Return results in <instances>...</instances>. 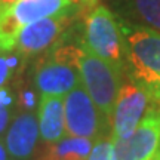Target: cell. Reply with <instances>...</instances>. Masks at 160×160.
<instances>
[{
  "instance_id": "obj_19",
  "label": "cell",
  "mask_w": 160,
  "mask_h": 160,
  "mask_svg": "<svg viewBox=\"0 0 160 160\" xmlns=\"http://www.w3.org/2000/svg\"><path fill=\"white\" fill-rule=\"evenodd\" d=\"M0 160H6V153H5V148L0 145Z\"/></svg>"
},
{
  "instance_id": "obj_5",
  "label": "cell",
  "mask_w": 160,
  "mask_h": 160,
  "mask_svg": "<svg viewBox=\"0 0 160 160\" xmlns=\"http://www.w3.org/2000/svg\"><path fill=\"white\" fill-rule=\"evenodd\" d=\"M80 48L61 46L53 51L51 58L39 64L36 70V85L42 95L65 97L82 83L77 67Z\"/></svg>"
},
{
  "instance_id": "obj_14",
  "label": "cell",
  "mask_w": 160,
  "mask_h": 160,
  "mask_svg": "<svg viewBox=\"0 0 160 160\" xmlns=\"http://www.w3.org/2000/svg\"><path fill=\"white\" fill-rule=\"evenodd\" d=\"M89 160H114L113 139H97V142L92 145Z\"/></svg>"
},
{
  "instance_id": "obj_18",
  "label": "cell",
  "mask_w": 160,
  "mask_h": 160,
  "mask_svg": "<svg viewBox=\"0 0 160 160\" xmlns=\"http://www.w3.org/2000/svg\"><path fill=\"white\" fill-rule=\"evenodd\" d=\"M97 2L98 0H74V3L85 6V8H93V6L97 5Z\"/></svg>"
},
{
  "instance_id": "obj_4",
  "label": "cell",
  "mask_w": 160,
  "mask_h": 160,
  "mask_svg": "<svg viewBox=\"0 0 160 160\" xmlns=\"http://www.w3.org/2000/svg\"><path fill=\"white\" fill-rule=\"evenodd\" d=\"M74 0H18L0 17V51H12L19 31L37 19L67 15Z\"/></svg>"
},
{
  "instance_id": "obj_2",
  "label": "cell",
  "mask_w": 160,
  "mask_h": 160,
  "mask_svg": "<svg viewBox=\"0 0 160 160\" xmlns=\"http://www.w3.org/2000/svg\"><path fill=\"white\" fill-rule=\"evenodd\" d=\"M77 67L82 85L98 108L111 122L114 105L120 92L122 67L91 55L80 48L77 55Z\"/></svg>"
},
{
  "instance_id": "obj_8",
  "label": "cell",
  "mask_w": 160,
  "mask_h": 160,
  "mask_svg": "<svg viewBox=\"0 0 160 160\" xmlns=\"http://www.w3.org/2000/svg\"><path fill=\"white\" fill-rule=\"evenodd\" d=\"M151 98L139 85H125L120 88L111 117L113 138H126L137 129L144 119Z\"/></svg>"
},
{
  "instance_id": "obj_3",
  "label": "cell",
  "mask_w": 160,
  "mask_h": 160,
  "mask_svg": "<svg viewBox=\"0 0 160 160\" xmlns=\"http://www.w3.org/2000/svg\"><path fill=\"white\" fill-rule=\"evenodd\" d=\"M82 49L122 67L125 53L123 33L114 15L105 6H98L88 15Z\"/></svg>"
},
{
  "instance_id": "obj_20",
  "label": "cell",
  "mask_w": 160,
  "mask_h": 160,
  "mask_svg": "<svg viewBox=\"0 0 160 160\" xmlns=\"http://www.w3.org/2000/svg\"><path fill=\"white\" fill-rule=\"evenodd\" d=\"M150 160H160V147H159V150L156 151V154L153 156V157H151Z\"/></svg>"
},
{
  "instance_id": "obj_6",
  "label": "cell",
  "mask_w": 160,
  "mask_h": 160,
  "mask_svg": "<svg viewBox=\"0 0 160 160\" xmlns=\"http://www.w3.org/2000/svg\"><path fill=\"white\" fill-rule=\"evenodd\" d=\"M65 107V135L74 138L101 139L104 131L111 125L101 113L89 93L80 83L64 98Z\"/></svg>"
},
{
  "instance_id": "obj_17",
  "label": "cell",
  "mask_w": 160,
  "mask_h": 160,
  "mask_svg": "<svg viewBox=\"0 0 160 160\" xmlns=\"http://www.w3.org/2000/svg\"><path fill=\"white\" fill-rule=\"evenodd\" d=\"M18 0H0V17L5 13L12 5H15Z\"/></svg>"
},
{
  "instance_id": "obj_1",
  "label": "cell",
  "mask_w": 160,
  "mask_h": 160,
  "mask_svg": "<svg viewBox=\"0 0 160 160\" xmlns=\"http://www.w3.org/2000/svg\"><path fill=\"white\" fill-rule=\"evenodd\" d=\"M122 33L135 82L160 99V31L142 25H122Z\"/></svg>"
},
{
  "instance_id": "obj_15",
  "label": "cell",
  "mask_w": 160,
  "mask_h": 160,
  "mask_svg": "<svg viewBox=\"0 0 160 160\" xmlns=\"http://www.w3.org/2000/svg\"><path fill=\"white\" fill-rule=\"evenodd\" d=\"M9 73H11V59L5 53H0V89L8 80Z\"/></svg>"
},
{
  "instance_id": "obj_12",
  "label": "cell",
  "mask_w": 160,
  "mask_h": 160,
  "mask_svg": "<svg viewBox=\"0 0 160 160\" xmlns=\"http://www.w3.org/2000/svg\"><path fill=\"white\" fill-rule=\"evenodd\" d=\"M92 145L88 138L67 137L52 144L39 160H89Z\"/></svg>"
},
{
  "instance_id": "obj_11",
  "label": "cell",
  "mask_w": 160,
  "mask_h": 160,
  "mask_svg": "<svg viewBox=\"0 0 160 160\" xmlns=\"http://www.w3.org/2000/svg\"><path fill=\"white\" fill-rule=\"evenodd\" d=\"M37 128L39 123L33 114L25 113L17 117L6 138L8 150L15 157H27L37 139Z\"/></svg>"
},
{
  "instance_id": "obj_7",
  "label": "cell",
  "mask_w": 160,
  "mask_h": 160,
  "mask_svg": "<svg viewBox=\"0 0 160 160\" xmlns=\"http://www.w3.org/2000/svg\"><path fill=\"white\" fill-rule=\"evenodd\" d=\"M114 160H150L160 147V113L144 117L126 138H113Z\"/></svg>"
},
{
  "instance_id": "obj_16",
  "label": "cell",
  "mask_w": 160,
  "mask_h": 160,
  "mask_svg": "<svg viewBox=\"0 0 160 160\" xmlns=\"http://www.w3.org/2000/svg\"><path fill=\"white\" fill-rule=\"evenodd\" d=\"M8 99L5 98V92L0 91V132H3L8 123Z\"/></svg>"
},
{
  "instance_id": "obj_9",
  "label": "cell",
  "mask_w": 160,
  "mask_h": 160,
  "mask_svg": "<svg viewBox=\"0 0 160 160\" xmlns=\"http://www.w3.org/2000/svg\"><path fill=\"white\" fill-rule=\"evenodd\" d=\"M70 24V15H55L25 25L17 37L15 48L21 57H33L45 52L58 42Z\"/></svg>"
},
{
  "instance_id": "obj_13",
  "label": "cell",
  "mask_w": 160,
  "mask_h": 160,
  "mask_svg": "<svg viewBox=\"0 0 160 160\" xmlns=\"http://www.w3.org/2000/svg\"><path fill=\"white\" fill-rule=\"evenodd\" d=\"M133 17L160 31V0H129Z\"/></svg>"
},
{
  "instance_id": "obj_10",
  "label": "cell",
  "mask_w": 160,
  "mask_h": 160,
  "mask_svg": "<svg viewBox=\"0 0 160 160\" xmlns=\"http://www.w3.org/2000/svg\"><path fill=\"white\" fill-rule=\"evenodd\" d=\"M61 95H42L39 107V129L46 142L65 138V107Z\"/></svg>"
}]
</instances>
